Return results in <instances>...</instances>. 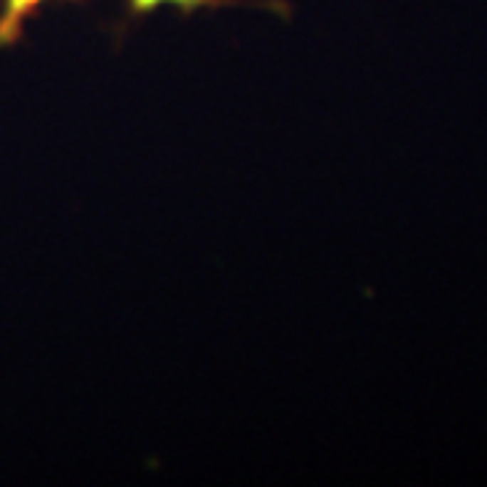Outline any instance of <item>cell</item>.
Returning a JSON list of instances; mask_svg holds the SVG:
<instances>
[{
  "mask_svg": "<svg viewBox=\"0 0 487 487\" xmlns=\"http://www.w3.org/2000/svg\"><path fill=\"white\" fill-rule=\"evenodd\" d=\"M43 0H6V11L0 16V46L11 43L19 36L22 19L33 11L36 6H41Z\"/></svg>",
  "mask_w": 487,
  "mask_h": 487,
  "instance_id": "1",
  "label": "cell"
}]
</instances>
